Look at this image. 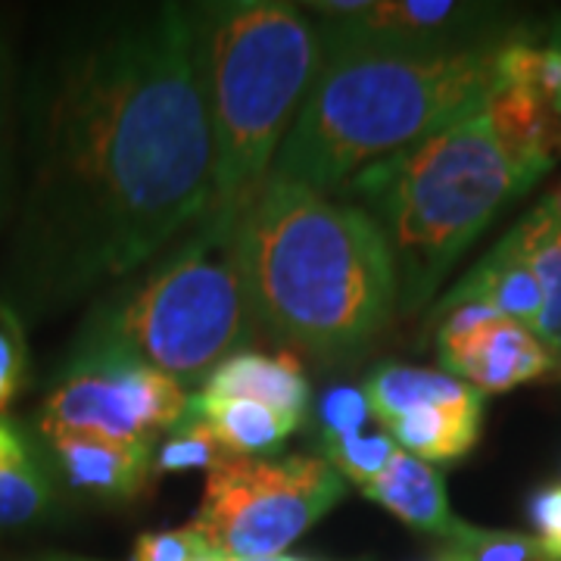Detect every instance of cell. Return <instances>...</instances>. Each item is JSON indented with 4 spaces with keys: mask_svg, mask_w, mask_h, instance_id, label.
<instances>
[{
    "mask_svg": "<svg viewBox=\"0 0 561 561\" xmlns=\"http://www.w3.org/2000/svg\"><path fill=\"white\" fill-rule=\"evenodd\" d=\"M346 496L321 456H231L206 474L194 527L234 561L278 559Z\"/></svg>",
    "mask_w": 561,
    "mask_h": 561,
    "instance_id": "52a82bcc",
    "label": "cell"
},
{
    "mask_svg": "<svg viewBox=\"0 0 561 561\" xmlns=\"http://www.w3.org/2000/svg\"><path fill=\"white\" fill-rule=\"evenodd\" d=\"M362 493L383 505L390 515H397L402 524L415 527L421 534L440 537V540H446L461 524L449 508L440 471L402 449H397L393 461L375 481L362 486Z\"/></svg>",
    "mask_w": 561,
    "mask_h": 561,
    "instance_id": "5bb4252c",
    "label": "cell"
},
{
    "mask_svg": "<svg viewBox=\"0 0 561 561\" xmlns=\"http://www.w3.org/2000/svg\"><path fill=\"white\" fill-rule=\"evenodd\" d=\"M25 365H28V350H25L22 321L13 312V306L0 300V415L20 393Z\"/></svg>",
    "mask_w": 561,
    "mask_h": 561,
    "instance_id": "cb8c5ba5",
    "label": "cell"
},
{
    "mask_svg": "<svg viewBox=\"0 0 561 561\" xmlns=\"http://www.w3.org/2000/svg\"><path fill=\"white\" fill-rule=\"evenodd\" d=\"M321 57L461 54L502 44L518 28L502 7L459 0H359L353 13H312Z\"/></svg>",
    "mask_w": 561,
    "mask_h": 561,
    "instance_id": "9c48e42d",
    "label": "cell"
},
{
    "mask_svg": "<svg viewBox=\"0 0 561 561\" xmlns=\"http://www.w3.org/2000/svg\"><path fill=\"white\" fill-rule=\"evenodd\" d=\"M483 424V397L471 393L468 400L459 402H431L409 409L405 415L393 419L383 431L393 437L402 453L427 461V465H443V461L465 459L474 443L481 437Z\"/></svg>",
    "mask_w": 561,
    "mask_h": 561,
    "instance_id": "9a60e30c",
    "label": "cell"
},
{
    "mask_svg": "<svg viewBox=\"0 0 561 561\" xmlns=\"http://www.w3.org/2000/svg\"><path fill=\"white\" fill-rule=\"evenodd\" d=\"M443 542L440 561H561L537 537L515 530H483L465 522Z\"/></svg>",
    "mask_w": 561,
    "mask_h": 561,
    "instance_id": "d6986e66",
    "label": "cell"
},
{
    "mask_svg": "<svg viewBox=\"0 0 561 561\" xmlns=\"http://www.w3.org/2000/svg\"><path fill=\"white\" fill-rule=\"evenodd\" d=\"M443 371L478 393H508L549 375L556 356L518 321L483 302H459L434 312Z\"/></svg>",
    "mask_w": 561,
    "mask_h": 561,
    "instance_id": "30bf717a",
    "label": "cell"
},
{
    "mask_svg": "<svg viewBox=\"0 0 561 561\" xmlns=\"http://www.w3.org/2000/svg\"><path fill=\"white\" fill-rule=\"evenodd\" d=\"M337 194L359 203L381 228L397 268V306L419 312L524 187L481 103L440 131L365 165Z\"/></svg>",
    "mask_w": 561,
    "mask_h": 561,
    "instance_id": "5b68a950",
    "label": "cell"
},
{
    "mask_svg": "<svg viewBox=\"0 0 561 561\" xmlns=\"http://www.w3.org/2000/svg\"><path fill=\"white\" fill-rule=\"evenodd\" d=\"M231 456L234 453H228V446L219 440V434L206 421L184 415L157 446L153 474H179V471H194V468H203L209 474Z\"/></svg>",
    "mask_w": 561,
    "mask_h": 561,
    "instance_id": "ffe728a7",
    "label": "cell"
},
{
    "mask_svg": "<svg viewBox=\"0 0 561 561\" xmlns=\"http://www.w3.org/2000/svg\"><path fill=\"white\" fill-rule=\"evenodd\" d=\"M206 397H231L268 405L280 415L306 421L309 412V381L297 359L290 356H265L253 350H238L221 359L201 383Z\"/></svg>",
    "mask_w": 561,
    "mask_h": 561,
    "instance_id": "4fadbf2b",
    "label": "cell"
},
{
    "mask_svg": "<svg viewBox=\"0 0 561 561\" xmlns=\"http://www.w3.org/2000/svg\"><path fill=\"white\" fill-rule=\"evenodd\" d=\"M184 415L206 421L234 456H268L290 440V434L302 424L300 419L280 415L260 402L206 397L201 390L187 397Z\"/></svg>",
    "mask_w": 561,
    "mask_h": 561,
    "instance_id": "e0dca14e",
    "label": "cell"
},
{
    "mask_svg": "<svg viewBox=\"0 0 561 561\" xmlns=\"http://www.w3.org/2000/svg\"><path fill=\"white\" fill-rule=\"evenodd\" d=\"M505 241L540 280L546 297L540 341L561 362V184L505 234Z\"/></svg>",
    "mask_w": 561,
    "mask_h": 561,
    "instance_id": "2e32d148",
    "label": "cell"
},
{
    "mask_svg": "<svg viewBox=\"0 0 561 561\" xmlns=\"http://www.w3.org/2000/svg\"><path fill=\"white\" fill-rule=\"evenodd\" d=\"M187 387L135 356L76 343L60 381L41 402L38 434L60 437H103L122 443H157L169 434L187 409Z\"/></svg>",
    "mask_w": 561,
    "mask_h": 561,
    "instance_id": "ba28073f",
    "label": "cell"
},
{
    "mask_svg": "<svg viewBox=\"0 0 561 561\" xmlns=\"http://www.w3.org/2000/svg\"><path fill=\"white\" fill-rule=\"evenodd\" d=\"M321 446V459L328 461L337 474H341L346 483H356V486H368L381 474L383 468L393 461L397 456V443L393 437L378 427V431H365V434H356V437H346V440H331L319 443Z\"/></svg>",
    "mask_w": 561,
    "mask_h": 561,
    "instance_id": "44dd1931",
    "label": "cell"
},
{
    "mask_svg": "<svg viewBox=\"0 0 561 561\" xmlns=\"http://www.w3.org/2000/svg\"><path fill=\"white\" fill-rule=\"evenodd\" d=\"M54 505V481L41 459H28L0 474V527L38 522Z\"/></svg>",
    "mask_w": 561,
    "mask_h": 561,
    "instance_id": "7402d4cb",
    "label": "cell"
},
{
    "mask_svg": "<svg viewBox=\"0 0 561 561\" xmlns=\"http://www.w3.org/2000/svg\"><path fill=\"white\" fill-rule=\"evenodd\" d=\"M28 459H35V453H32L28 440L22 437V431L0 419V474L20 468Z\"/></svg>",
    "mask_w": 561,
    "mask_h": 561,
    "instance_id": "4316f807",
    "label": "cell"
},
{
    "mask_svg": "<svg viewBox=\"0 0 561 561\" xmlns=\"http://www.w3.org/2000/svg\"><path fill=\"white\" fill-rule=\"evenodd\" d=\"M552 35H556V38L561 41V20H556V22H552Z\"/></svg>",
    "mask_w": 561,
    "mask_h": 561,
    "instance_id": "f1b7e54d",
    "label": "cell"
},
{
    "mask_svg": "<svg viewBox=\"0 0 561 561\" xmlns=\"http://www.w3.org/2000/svg\"><path fill=\"white\" fill-rule=\"evenodd\" d=\"M502 44L434 57H321L268 181L334 197L365 165L478 110L496 84Z\"/></svg>",
    "mask_w": 561,
    "mask_h": 561,
    "instance_id": "3957f363",
    "label": "cell"
},
{
    "mask_svg": "<svg viewBox=\"0 0 561 561\" xmlns=\"http://www.w3.org/2000/svg\"><path fill=\"white\" fill-rule=\"evenodd\" d=\"M138 272V280L94 309L81 343L122 350L191 387L256 331L238 265V228L201 216L187 238Z\"/></svg>",
    "mask_w": 561,
    "mask_h": 561,
    "instance_id": "8992f818",
    "label": "cell"
},
{
    "mask_svg": "<svg viewBox=\"0 0 561 561\" xmlns=\"http://www.w3.org/2000/svg\"><path fill=\"white\" fill-rule=\"evenodd\" d=\"M44 561H84V559H66V556H50V559Z\"/></svg>",
    "mask_w": 561,
    "mask_h": 561,
    "instance_id": "f546056e",
    "label": "cell"
},
{
    "mask_svg": "<svg viewBox=\"0 0 561 561\" xmlns=\"http://www.w3.org/2000/svg\"><path fill=\"white\" fill-rule=\"evenodd\" d=\"M3 69L7 66H3V50H0V94H3Z\"/></svg>",
    "mask_w": 561,
    "mask_h": 561,
    "instance_id": "83f0119b",
    "label": "cell"
},
{
    "mask_svg": "<svg viewBox=\"0 0 561 561\" xmlns=\"http://www.w3.org/2000/svg\"><path fill=\"white\" fill-rule=\"evenodd\" d=\"M527 515L537 527V540L561 559V483H546L530 500H527Z\"/></svg>",
    "mask_w": 561,
    "mask_h": 561,
    "instance_id": "484cf974",
    "label": "cell"
},
{
    "mask_svg": "<svg viewBox=\"0 0 561 561\" xmlns=\"http://www.w3.org/2000/svg\"><path fill=\"white\" fill-rule=\"evenodd\" d=\"M371 415V405L365 400L359 387H331L319 402V443L331 440H346V437H356L365 434Z\"/></svg>",
    "mask_w": 561,
    "mask_h": 561,
    "instance_id": "603a6c76",
    "label": "cell"
},
{
    "mask_svg": "<svg viewBox=\"0 0 561 561\" xmlns=\"http://www.w3.org/2000/svg\"><path fill=\"white\" fill-rule=\"evenodd\" d=\"M265 561H302V559H287V556H278V559H265Z\"/></svg>",
    "mask_w": 561,
    "mask_h": 561,
    "instance_id": "4dcf8cb0",
    "label": "cell"
},
{
    "mask_svg": "<svg viewBox=\"0 0 561 561\" xmlns=\"http://www.w3.org/2000/svg\"><path fill=\"white\" fill-rule=\"evenodd\" d=\"M362 393H365V400L371 405L375 421L381 427H387L390 421L405 415L409 409L431 405V402L468 400L478 390L459 381V378H453V375H446V371H431V368H412V365H400V362H387V365L375 368L368 375Z\"/></svg>",
    "mask_w": 561,
    "mask_h": 561,
    "instance_id": "ac0fdd59",
    "label": "cell"
},
{
    "mask_svg": "<svg viewBox=\"0 0 561 561\" xmlns=\"http://www.w3.org/2000/svg\"><path fill=\"white\" fill-rule=\"evenodd\" d=\"M194 54L216 150L203 216L238 228L260 197L321 62L316 22L280 0L191 3Z\"/></svg>",
    "mask_w": 561,
    "mask_h": 561,
    "instance_id": "277c9868",
    "label": "cell"
},
{
    "mask_svg": "<svg viewBox=\"0 0 561 561\" xmlns=\"http://www.w3.org/2000/svg\"><path fill=\"white\" fill-rule=\"evenodd\" d=\"M459 302H483L540 337L542 309H546L540 280L505 238L437 302V312Z\"/></svg>",
    "mask_w": 561,
    "mask_h": 561,
    "instance_id": "7c38bea8",
    "label": "cell"
},
{
    "mask_svg": "<svg viewBox=\"0 0 561 561\" xmlns=\"http://www.w3.org/2000/svg\"><path fill=\"white\" fill-rule=\"evenodd\" d=\"M41 443L60 481L91 500H138L153 474L157 443H122L79 434L44 437Z\"/></svg>",
    "mask_w": 561,
    "mask_h": 561,
    "instance_id": "8fae6325",
    "label": "cell"
},
{
    "mask_svg": "<svg viewBox=\"0 0 561 561\" xmlns=\"http://www.w3.org/2000/svg\"><path fill=\"white\" fill-rule=\"evenodd\" d=\"M213 175L191 7L91 13L32 106L22 265L35 290L66 300L135 275L209 209Z\"/></svg>",
    "mask_w": 561,
    "mask_h": 561,
    "instance_id": "6da1fadb",
    "label": "cell"
},
{
    "mask_svg": "<svg viewBox=\"0 0 561 561\" xmlns=\"http://www.w3.org/2000/svg\"><path fill=\"white\" fill-rule=\"evenodd\" d=\"M238 265L256 328L321 359L365 350L400 302L371 216L284 181H265L238 221Z\"/></svg>",
    "mask_w": 561,
    "mask_h": 561,
    "instance_id": "7a4b0ae2",
    "label": "cell"
},
{
    "mask_svg": "<svg viewBox=\"0 0 561 561\" xmlns=\"http://www.w3.org/2000/svg\"><path fill=\"white\" fill-rule=\"evenodd\" d=\"M209 549L213 546L203 540L201 530L194 524H187L179 530H160V534L138 537L131 561H197Z\"/></svg>",
    "mask_w": 561,
    "mask_h": 561,
    "instance_id": "d4e9b609",
    "label": "cell"
}]
</instances>
